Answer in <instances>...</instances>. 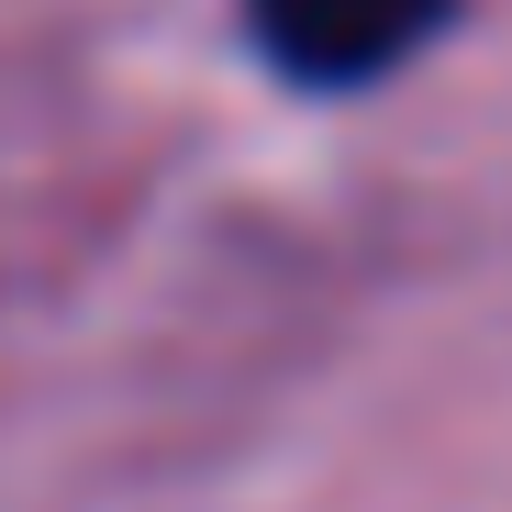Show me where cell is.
Instances as JSON below:
<instances>
[{"label":"cell","mask_w":512,"mask_h":512,"mask_svg":"<svg viewBox=\"0 0 512 512\" xmlns=\"http://www.w3.org/2000/svg\"><path fill=\"white\" fill-rule=\"evenodd\" d=\"M446 12L457 0H245L268 67L301 78V90H368L423 34H446Z\"/></svg>","instance_id":"cell-1"}]
</instances>
